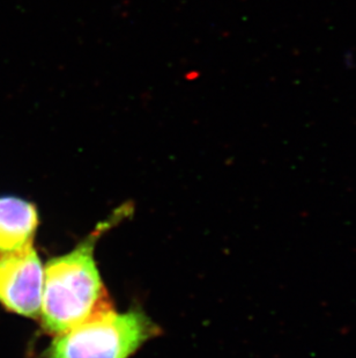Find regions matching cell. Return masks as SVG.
Here are the masks:
<instances>
[{"label":"cell","instance_id":"277c9868","mask_svg":"<svg viewBox=\"0 0 356 358\" xmlns=\"http://www.w3.org/2000/svg\"><path fill=\"white\" fill-rule=\"evenodd\" d=\"M38 213L33 203L17 197H0V255L33 247Z\"/></svg>","mask_w":356,"mask_h":358},{"label":"cell","instance_id":"3957f363","mask_svg":"<svg viewBox=\"0 0 356 358\" xmlns=\"http://www.w3.org/2000/svg\"><path fill=\"white\" fill-rule=\"evenodd\" d=\"M44 268L34 247L0 255V303L10 312L40 318Z\"/></svg>","mask_w":356,"mask_h":358},{"label":"cell","instance_id":"7a4b0ae2","mask_svg":"<svg viewBox=\"0 0 356 358\" xmlns=\"http://www.w3.org/2000/svg\"><path fill=\"white\" fill-rule=\"evenodd\" d=\"M158 333L142 310L117 313L112 308L54 335L38 358H130Z\"/></svg>","mask_w":356,"mask_h":358},{"label":"cell","instance_id":"6da1fadb","mask_svg":"<svg viewBox=\"0 0 356 358\" xmlns=\"http://www.w3.org/2000/svg\"><path fill=\"white\" fill-rule=\"evenodd\" d=\"M121 206L68 254L51 259L44 267L40 322L44 331L58 335L94 315L112 310L95 261V245L102 234L124 218Z\"/></svg>","mask_w":356,"mask_h":358}]
</instances>
